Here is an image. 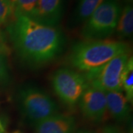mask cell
<instances>
[{
    "label": "cell",
    "mask_w": 133,
    "mask_h": 133,
    "mask_svg": "<svg viewBox=\"0 0 133 133\" xmlns=\"http://www.w3.org/2000/svg\"><path fill=\"white\" fill-rule=\"evenodd\" d=\"M8 32L16 54L30 66L51 62L64 49V37L57 28L39 24L26 16L15 17Z\"/></svg>",
    "instance_id": "obj_1"
},
{
    "label": "cell",
    "mask_w": 133,
    "mask_h": 133,
    "mask_svg": "<svg viewBox=\"0 0 133 133\" xmlns=\"http://www.w3.org/2000/svg\"><path fill=\"white\" fill-rule=\"evenodd\" d=\"M126 52H129V47L124 42L109 38L86 40L73 46L69 62L73 67L87 72Z\"/></svg>",
    "instance_id": "obj_2"
},
{
    "label": "cell",
    "mask_w": 133,
    "mask_h": 133,
    "mask_svg": "<svg viewBox=\"0 0 133 133\" xmlns=\"http://www.w3.org/2000/svg\"><path fill=\"white\" fill-rule=\"evenodd\" d=\"M117 0H105L84 22L81 36L86 40L104 39L115 30L121 12Z\"/></svg>",
    "instance_id": "obj_3"
},
{
    "label": "cell",
    "mask_w": 133,
    "mask_h": 133,
    "mask_svg": "<svg viewBox=\"0 0 133 133\" xmlns=\"http://www.w3.org/2000/svg\"><path fill=\"white\" fill-rule=\"evenodd\" d=\"M18 101L24 118L34 125L57 113V105L51 97L35 87L29 86L21 89Z\"/></svg>",
    "instance_id": "obj_4"
},
{
    "label": "cell",
    "mask_w": 133,
    "mask_h": 133,
    "mask_svg": "<svg viewBox=\"0 0 133 133\" xmlns=\"http://www.w3.org/2000/svg\"><path fill=\"white\" fill-rule=\"evenodd\" d=\"M129 57V52L122 53L99 68L87 72L84 76L89 87L104 92L122 91V73Z\"/></svg>",
    "instance_id": "obj_5"
},
{
    "label": "cell",
    "mask_w": 133,
    "mask_h": 133,
    "mask_svg": "<svg viewBox=\"0 0 133 133\" xmlns=\"http://www.w3.org/2000/svg\"><path fill=\"white\" fill-rule=\"evenodd\" d=\"M53 90L58 98L68 106H75L89 87L85 76L67 68L59 69L51 78Z\"/></svg>",
    "instance_id": "obj_6"
},
{
    "label": "cell",
    "mask_w": 133,
    "mask_h": 133,
    "mask_svg": "<svg viewBox=\"0 0 133 133\" xmlns=\"http://www.w3.org/2000/svg\"><path fill=\"white\" fill-rule=\"evenodd\" d=\"M78 102L82 114L88 120L100 122L104 118L107 110L105 92L88 87Z\"/></svg>",
    "instance_id": "obj_7"
},
{
    "label": "cell",
    "mask_w": 133,
    "mask_h": 133,
    "mask_svg": "<svg viewBox=\"0 0 133 133\" xmlns=\"http://www.w3.org/2000/svg\"><path fill=\"white\" fill-rule=\"evenodd\" d=\"M64 0H38L28 17L39 24L56 28L62 19Z\"/></svg>",
    "instance_id": "obj_8"
},
{
    "label": "cell",
    "mask_w": 133,
    "mask_h": 133,
    "mask_svg": "<svg viewBox=\"0 0 133 133\" xmlns=\"http://www.w3.org/2000/svg\"><path fill=\"white\" fill-rule=\"evenodd\" d=\"M75 118L66 115H52L35 124V133H73Z\"/></svg>",
    "instance_id": "obj_9"
},
{
    "label": "cell",
    "mask_w": 133,
    "mask_h": 133,
    "mask_svg": "<svg viewBox=\"0 0 133 133\" xmlns=\"http://www.w3.org/2000/svg\"><path fill=\"white\" fill-rule=\"evenodd\" d=\"M107 109L115 120L124 121L128 118L130 113L129 102L121 91L105 92Z\"/></svg>",
    "instance_id": "obj_10"
},
{
    "label": "cell",
    "mask_w": 133,
    "mask_h": 133,
    "mask_svg": "<svg viewBox=\"0 0 133 133\" xmlns=\"http://www.w3.org/2000/svg\"><path fill=\"white\" fill-rule=\"evenodd\" d=\"M115 30L120 38L132 37L133 33V8L128 4L121 10Z\"/></svg>",
    "instance_id": "obj_11"
},
{
    "label": "cell",
    "mask_w": 133,
    "mask_h": 133,
    "mask_svg": "<svg viewBox=\"0 0 133 133\" xmlns=\"http://www.w3.org/2000/svg\"><path fill=\"white\" fill-rule=\"evenodd\" d=\"M105 0H80L74 13L76 23L85 22Z\"/></svg>",
    "instance_id": "obj_12"
},
{
    "label": "cell",
    "mask_w": 133,
    "mask_h": 133,
    "mask_svg": "<svg viewBox=\"0 0 133 133\" xmlns=\"http://www.w3.org/2000/svg\"><path fill=\"white\" fill-rule=\"evenodd\" d=\"M121 86L128 101L132 103L133 99V60L132 56L129 57L124 67L121 77Z\"/></svg>",
    "instance_id": "obj_13"
},
{
    "label": "cell",
    "mask_w": 133,
    "mask_h": 133,
    "mask_svg": "<svg viewBox=\"0 0 133 133\" xmlns=\"http://www.w3.org/2000/svg\"><path fill=\"white\" fill-rule=\"evenodd\" d=\"M14 5V16H28L37 5L38 0H12Z\"/></svg>",
    "instance_id": "obj_14"
},
{
    "label": "cell",
    "mask_w": 133,
    "mask_h": 133,
    "mask_svg": "<svg viewBox=\"0 0 133 133\" xmlns=\"http://www.w3.org/2000/svg\"><path fill=\"white\" fill-rule=\"evenodd\" d=\"M14 15L12 0H0V26L5 24Z\"/></svg>",
    "instance_id": "obj_15"
},
{
    "label": "cell",
    "mask_w": 133,
    "mask_h": 133,
    "mask_svg": "<svg viewBox=\"0 0 133 133\" xmlns=\"http://www.w3.org/2000/svg\"><path fill=\"white\" fill-rule=\"evenodd\" d=\"M9 78V72L6 62V57L0 56V84H7Z\"/></svg>",
    "instance_id": "obj_16"
},
{
    "label": "cell",
    "mask_w": 133,
    "mask_h": 133,
    "mask_svg": "<svg viewBox=\"0 0 133 133\" xmlns=\"http://www.w3.org/2000/svg\"><path fill=\"white\" fill-rule=\"evenodd\" d=\"M10 53V49L9 46L5 42L2 36H0V56H3L6 57Z\"/></svg>",
    "instance_id": "obj_17"
},
{
    "label": "cell",
    "mask_w": 133,
    "mask_h": 133,
    "mask_svg": "<svg viewBox=\"0 0 133 133\" xmlns=\"http://www.w3.org/2000/svg\"><path fill=\"white\" fill-rule=\"evenodd\" d=\"M101 133H122L118 129L112 127V126H108L104 128Z\"/></svg>",
    "instance_id": "obj_18"
},
{
    "label": "cell",
    "mask_w": 133,
    "mask_h": 133,
    "mask_svg": "<svg viewBox=\"0 0 133 133\" xmlns=\"http://www.w3.org/2000/svg\"><path fill=\"white\" fill-rule=\"evenodd\" d=\"M0 131H1V132H5V128H4L3 125H2V124L1 121H0Z\"/></svg>",
    "instance_id": "obj_19"
},
{
    "label": "cell",
    "mask_w": 133,
    "mask_h": 133,
    "mask_svg": "<svg viewBox=\"0 0 133 133\" xmlns=\"http://www.w3.org/2000/svg\"><path fill=\"white\" fill-rule=\"evenodd\" d=\"M78 133H92V132H87V131H80V132H78Z\"/></svg>",
    "instance_id": "obj_20"
},
{
    "label": "cell",
    "mask_w": 133,
    "mask_h": 133,
    "mask_svg": "<svg viewBox=\"0 0 133 133\" xmlns=\"http://www.w3.org/2000/svg\"><path fill=\"white\" fill-rule=\"evenodd\" d=\"M125 1H126V2H127L129 4H130V3H132V2L133 0H125Z\"/></svg>",
    "instance_id": "obj_21"
},
{
    "label": "cell",
    "mask_w": 133,
    "mask_h": 133,
    "mask_svg": "<svg viewBox=\"0 0 133 133\" xmlns=\"http://www.w3.org/2000/svg\"><path fill=\"white\" fill-rule=\"evenodd\" d=\"M14 133H22V132H20V131H15Z\"/></svg>",
    "instance_id": "obj_22"
},
{
    "label": "cell",
    "mask_w": 133,
    "mask_h": 133,
    "mask_svg": "<svg viewBox=\"0 0 133 133\" xmlns=\"http://www.w3.org/2000/svg\"><path fill=\"white\" fill-rule=\"evenodd\" d=\"M0 133H4V132H1V131H0Z\"/></svg>",
    "instance_id": "obj_23"
}]
</instances>
